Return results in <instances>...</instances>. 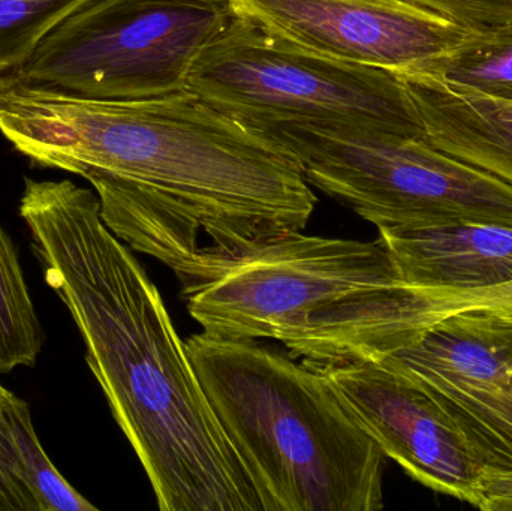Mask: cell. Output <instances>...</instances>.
Instances as JSON below:
<instances>
[{
  "label": "cell",
  "mask_w": 512,
  "mask_h": 511,
  "mask_svg": "<svg viewBox=\"0 0 512 511\" xmlns=\"http://www.w3.org/2000/svg\"><path fill=\"white\" fill-rule=\"evenodd\" d=\"M445 18L466 32H486L512 24V0H403Z\"/></svg>",
  "instance_id": "obj_17"
},
{
  "label": "cell",
  "mask_w": 512,
  "mask_h": 511,
  "mask_svg": "<svg viewBox=\"0 0 512 511\" xmlns=\"http://www.w3.org/2000/svg\"><path fill=\"white\" fill-rule=\"evenodd\" d=\"M379 237L412 287L474 290L512 281V225L379 228Z\"/></svg>",
  "instance_id": "obj_11"
},
{
  "label": "cell",
  "mask_w": 512,
  "mask_h": 511,
  "mask_svg": "<svg viewBox=\"0 0 512 511\" xmlns=\"http://www.w3.org/2000/svg\"><path fill=\"white\" fill-rule=\"evenodd\" d=\"M20 216L48 287L162 511H262L168 314L134 252L71 180H24Z\"/></svg>",
  "instance_id": "obj_2"
},
{
  "label": "cell",
  "mask_w": 512,
  "mask_h": 511,
  "mask_svg": "<svg viewBox=\"0 0 512 511\" xmlns=\"http://www.w3.org/2000/svg\"><path fill=\"white\" fill-rule=\"evenodd\" d=\"M9 390L0 384V511H41L27 485L26 474L5 416Z\"/></svg>",
  "instance_id": "obj_18"
},
{
  "label": "cell",
  "mask_w": 512,
  "mask_h": 511,
  "mask_svg": "<svg viewBox=\"0 0 512 511\" xmlns=\"http://www.w3.org/2000/svg\"><path fill=\"white\" fill-rule=\"evenodd\" d=\"M44 342L17 249L0 225V374L35 366Z\"/></svg>",
  "instance_id": "obj_14"
},
{
  "label": "cell",
  "mask_w": 512,
  "mask_h": 511,
  "mask_svg": "<svg viewBox=\"0 0 512 511\" xmlns=\"http://www.w3.org/2000/svg\"><path fill=\"white\" fill-rule=\"evenodd\" d=\"M186 348L262 511L384 509L385 455L321 369L252 339Z\"/></svg>",
  "instance_id": "obj_4"
},
{
  "label": "cell",
  "mask_w": 512,
  "mask_h": 511,
  "mask_svg": "<svg viewBox=\"0 0 512 511\" xmlns=\"http://www.w3.org/2000/svg\"><path fill=\"white\" fill-rule=\"evenodd\" d=\"M439 152L512 186V102L448 84L427 72H397Z\"/></svg>",
  "instance_id": "obj_12"
},
{
  "label": "cell",
  "mask_w": 512,
  "mask_h": 511,
  "mask_svg": "<svg viewBox=\"0 0 512 511\" xmlns=\"http://www.w3.org/2000/svg\"><path fill=\"white\" fill-rule=\"evenodd\" d=\"M265 35L345 62L403 71L456 47L469 32L403 0H228Z\"/></svg>",
  "instance_id": "obj_10"
},
{
  "label": "cell",
  "mask_w": 512,
  "mask_h": 511,
  "mask_svg": "<svg viewBox=\"0 0 512 511\" xmlns=\"http://www.w3.org/2000/svg\"><path fill=\"white\" fill-rule=\"evenodd\" d=\"M233 18L228 0H86L9 72L77 98H159L189 89L195 60Z\"/></svg>",
  "instance_id": "obj_6"
},
{
  "label": "cell",
  "mask_w": 512,
  "mask_h": 511,
  "mask_svg": "<svg viewBox=\"0 0 512 511\" xmlns=\"http://www.w3.org/2000/svg\"><path fill=\"white\" fill-rule=\"evenodd\" d=\"M288 147L309 185L379 228L512 225V186L424 140L252 126Z\"/></svg>",
  "instance_id": "obj_7"
},
{
  "label": "cell",
  "mask_w": 512,
  "mask_h": 511,
  "mask_svg": "<svg viewBox=\"0 0 512 511\" xmlns=\"http://www.w3.org/2000/svg\"><path fill=\"white\" fill-rule=\"evenodd\" d=\"M385 360L427 390L481 465L512 470V323L462 312Z\"/></svg>",
  "instance_id": "obj_8"
},
{
  "label": "cell",
  "mask_w": 512,
  "mask_h": 511,
  "mask_svg": "<svg viewBox=\"0 0 512 511\" xmlns=\"http://www.w3.org/2000/svg\"><path fill=\"white\" fill-rule=\"evenodd\" d=\"M203 332L273 339L312 366L382 360L448 318L400 275L384 240L289 234L186 297Z\"/></svg>",
  "instance_id": "obj_3"
},
{
  "label": "cell",
  "mask_w": 512,
  "mask_h": 511,
  "mask_svg": "<svg viewBox=\"0 0 512 511\" xmlns=\"http://www.w3.org/2000/svg\"><path fill=\"white\" fill-rule=\"evenodd\" d=\"M86 0H0V72L23 65L42 39Z\"/></svg>",
  "instance_id": "obj_16"
},
{
  "label": "cell",
  "mask_w": 512,
  "mask_h": 511,
  "mask_svg": "<svg viewBox=\"0 0 512 511\" xmlns=\"http://www.w3.org/2000/svg\"><path fill=\"white\" fill-rule=\"evenodd\" d=\"M5 416L39 510L98 511L56 470L36 435L29 405L12 392L5 401Z\"/></svg>",
  "instance_id": "obj_15"
},
{
  "label": "cell",
  "mask_w": 512,
  "mask_h": 511,
  "mask_svg": "<svg viewBox=\"0 0 512 511\" xmlns=\"http://www.w3.org/2000/svg\"><path fill=\"white\" fill-rule=\"evenodd\" d=\"M189 90L248 126L303 125L423 140L399 74L321 56L234 17L195 60Z\"/></svg>",
  "instance_id": "obj_5"
},
{
  "label": "cell",
  "mask_w": 512,
  "mask_h": 511,
  "mask_svg": "<svg viewBox=\"0 0 512 511\" xmlns=\"http://www.w3.org/2000/svg\"><path fill=\"white\" fill-rule=\"evenodd\" d=\"M474 507L483 511H512V470L483 467Z\"/></svg>",
  "instance_id": "obj_19"
},
{
  "label": "cell",
  "mask_w": 512,
  "mask_h": 511,
  "mask_svg": "<svg viewBox=\"0 0 512 511\" xmlns=\"http://www.w3.org/2000/svg\"><path fill=\"white\" fill-rule=\"evenodd\" d=\"M409 69L512 102V24L469 32L456 47Z\"/></svg>",
  "instance_id": "obj_13"
},
{
  "label": "cell",
  "mask_w": 512,
  "mask_h": 511,
  "mask_svg": "<svg viewBox=\"0 0 512 511\" xmlns=\"http://www.w3.org/2000/svg\"><path fill=\"white\" fill-rule=\"evenodd\" d=\"M315 368L327 375L385 458L430 491L475 506L483 465L424 387L385 359Z\"/></svg>",
  "instance_id": "obj_9"
},
{
  "label": "cell",
  "mask_w": 512,
  "mask_h": 511,
  "mask_svg": "<svg viewBox=\"0 0 512 511\" xmlns=\"http://www.w3.org/2000/svg\"><path fill=\"white\" fill-rule=\"evenodd\" d=\"M0 134L33 164L89 180L104 224L173 270L185 297L303 231L318 203L288 147L189 89L95 101L8 72Z\"/></svg>",
  "instance_id": "obj_1"
}]
</instances>
